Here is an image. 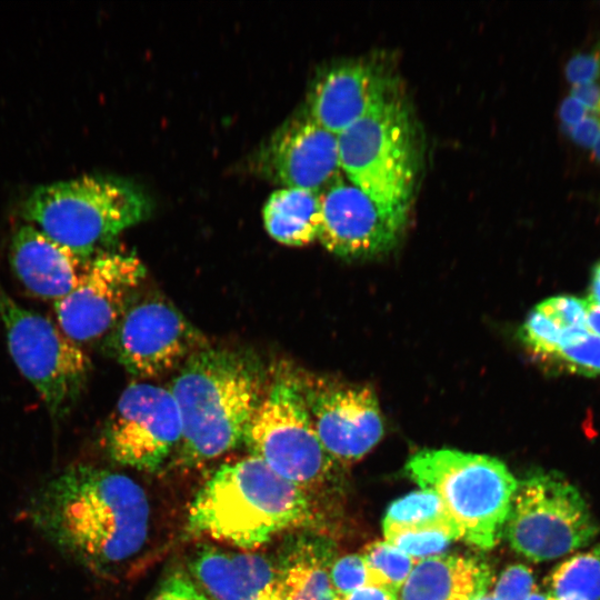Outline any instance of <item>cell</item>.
Here are the masks:
<instances>
[{"instance_id":"6da1fadb","label":"cell","mask_w":600,"mask_h":600,"mask_svg":"<svg viewBox=\"0 0 600 600\" xmlns=\"http://www.w3.org/2000/svg\"><path fill=\"white\" fill-rule=\"evenodd\" d=\"M27 513L63 556L90 569L108 570L142 549L150 509L144 490L130 477L74 464L36 489Z\"/></svg>"},{"instance_id":"7a4b0ae2","label":"cell","mask_w":600,"mask_h":600,"mask_svg":"<svg viewBox=\"0 0 600 600\" xmlns=\"http://www.w3.org/2000/svg\"><path fill=\"white\" fill-rule=\"evenodd\" d=\"M264 381L258 359L246 352L206 347L188 358L169 388L182 421L181 461L206 462L243 442Z\"/></svg>"},{"instance_id":"3957f363","label":"cell","mask_w":600,"mask_h":600,"mask_svg":"<svg viewBox=\"0 0 600 600\" xmlns=\"http://www.w3.org/2000/svg\"><path fill=\"white\" fill-rule=\"evenodd\" d=\"M312 518L306 489L251 454L208 479L191 503L188 523L193 533L250 550Z\"/></svg>"},{"instance_id":"277c9868","label":"cell","mask_w":600,"mask_h":600,"mask_svg":"<svg viewBox=\"0 0 600 600\" xmlns=\"http://www.w3.org/2000/svg\"><path fill=\"white\" fill-rule=\"evenodd\" d=\"M343 176L406 226L420 163L417 127L399 94L338 133Z\"/></svg>"},{"instance_id":"5b68a950","label":"cell","mask_w":600,"mask_h":600,"mask_svg":"<svg viewBox=\"0 0 600 600\" xmlns=\"http://www.w3.org/2000/svg\"><path fill=\"white\" fill-rule=\"evenodd\" d=\"M147 212V201L136 188L99 176L40 186L21 206L26 220L86 258L97 254Z\"/></svg>"},{"instance_id":"8992f818","label":"cell","mask_w":600,"mask_h":600,"mask_svg":"<svg viewBox=\"0 0 600 600\" xmlns=\"http://www.w3.org/2000/svg\"><path fill=\"white\" fill-rule=\"evenodd\" d=\"M406 471L421 489L441 498L461 539L481 549L498 542L518 486L502 461L453 449H424L410 457Z\"/></svg>"},{"instance_id":"52a82bcc","label":"cell","mask_w":600,"mask_h":600,"mask_svg":"<svg viewBox=\"0 0 600 600\" xmlns=\"http://www.w3.org/2000/svg\"><path fill=\"white\" fill-rule=\"evenodd\" d=\"M243 442L277 474L304 489L324 482L334 468L314 430L300 377L288 371L273 374Z\"/></svg>"},{"instance_id":"ba28073f","label":"cell","mask_w":600,"mask_h":600,"mask_svg":"<svg viewBox=\"0 0 600 600\" xmlns=\"http://www.w3.org/2000/svg\"><path fill=\"white\" fill-rule=\"evenodd\" d=\"M0 320L16 366L50 416L54 420L64 418L86 387L90 358L59 326L20 306L1 286Z\"/></svg>"},{"instance_id":"9c48e42d","label":"cell","mask_w":600,"mask_h":600,"mask_svg":"<svg viewBox=\"0 0 600 600\" xmlns=\"http://www.w3.org/2000/svg\"><path fill=\"white\" fill-rule=\"evenodd\" d=\"M504 526L512 549L536 562L581 549L599 532L580 491L556 472L518 481Z\"/></svg>"},{"instance_id":"30bf717a","label":"cell","mask_w":600,"mask_h":600,"mask_svg":"<svg viewBox=\"0 0 600 600\" xmlns=\"http://www.w3.org/2000/svg\"><path fill=\"white\" fill-rule=\"evenodd\" d=\"M104 347L140 379L162 376L204 349L200 331L166 298L138 294L107 334Z\"/></svg>"},{"instance_id":"8fae6325","label":"cell","mask_w":600,"mask_h":600,"mask_svg":"<svg viewBox=\"0 0 600 600\" xmlns=\"http://www.w3.org/2000/svg\"><path fill=\"white\" fill-rule=\"evenodd\" d=\"M181 439V416L171 391L143 382L123 390L103 431L113 461L149 472L178 450Z\"/></svg>"},{"instance_id":"7c38bea8","label":"cell","mask_w":600,"mask_h":600,"mask_svg":"<svg viewBox=\"0 0 600 600\" xmlns=\"http://www.w3.org/2000/svg\"><path fill=\"white\" fill-rule=\"evenodd\" d=\"M144 276L146 268L134 254L100 251L73 291L54 302L58 326L79 344L108 334L138 294Z\"/></svg>"},{"instance_id":"4fadbf2b","label":"cell","mask_w":600,"mask_h":600,"mask_svg":"<svg viewBox=\"0 0 600 600\" xmlns=\"http://www.w3.org/2000/svg\"><path fill=\"white\" fill-rule=\"evenodd\" d=\"M300 381L318 438L336 462H357L381 440L383 420L369 387L310 377Z\"/></svg>"},{"instance_id":"5bb4252c","label":"cell","mask_w":600,"mask_h":600,"mask_svg":"<svg viewBox=\"0 0 600 600\" xmlns=\"http://www.w3.org/2000/svg\"><path fill=\"white\" fill-rule=\"evenodd\" d=\"M318 240L331 253L366 259L396 247L406 226L391 219L343 174L321 193Z\"/></svg>"},{"instance_id":"9a60e30c","label":"cell","mask_w":600,"mask_h":600,"mask_svg":"<svg viewBox=\"0 0 600 600\" xmlns=\"http://www.w3.org/2000/svg\"><path fill=\"white\" fill-rule=\"evenodd\" d=\"M391 66L377 57H357L330 66L317 79L307 114L338 134L374 107L399 94Z\"/></svg>"},{"instance_id":"2e32d148","label":"cell","mask_w":600,"mask_h":600,"mask_svg":"<svg viewBox=\"0 0 600 600\" xmlns=\"http://www.w3.org/2000/svg\"><path fill=\"white\" fill-rule=\"evenodd\" d=\"M260 168L284 187L321 193L343 174L338 134L308 114L292 119L262 149Z\"/></svg>"},{"instance_id":"e0dca14e","label":"cell","mask_w":600,"mask_h":600,"mask_svg":"<svg viewBox=\"0 0 600 600\" xmlns=\"http://www.w3.org/2000/svg\"><path fill=\"white\" fill-rule=\"evenodd\" d=\"M91 258L76 253L32 223L20 226L11 239L13 272L29 292L53 302L73 291Z\"/></svg>"},{"instance_id":"ac0fdd59","label":"cell","mask_w":600,"mask_h":600,"mask_svg":"<svg viewBox=\"0 0 600 600\" xmlns=\"http://www.w3.org/2000/svg\"><path fill=\"white\" fill-rule=\"evenodd\" d=\"M191 570L213 600H267L277 587L278 570L264 557L203 547Z\"/></svg>"},{"instance_id":"d6986e66","label":"cell","mask_w":600,"mask_h":600,"mask_svg":"<svg viewBox=\"0 0 600 600\" xmlns=\"http://www.w3.org/2000/svg\"><path fill=\"white\" fill-rule=\"evenodd\" d=\"M488 583V569L472 559L434 556L417 562L399 600H477Z\"/></svg>"},{"instance_id":"ffe728a7","label":"cell","mask_w":600,"mask_h":600,"mask_svg":"<svg viewBox=\"0 0 600 600\" xmlns=\"http://www.w3.org/2000/svg\"><path fill=\"white\" fill-rule=\"evenodd\" d=\"M267 232L278 242L307 246L318 240L321 224V197L319 192L284 187L276 190L263 207Z\"/></svg>"},{"instance_id":"44dd1931","label":"cell","mask_w":600,"mask_h":600,"mask_svg":"<svg viewBox=\"0 0 600 600\" xmlns=\"http://www.w3.org/2000/svg\"><path fill=\"white\" fill-rule=\"evenodd\" d=\"M383 530H439L454 540L462 537L441 498L426 489L393 501L383 519Z\"/></svg>"},{"instance_id":"7402d4cb","label":"cell","mask_w":600,"mask_h":600,"mask_svg":"<svg viewBox=\"0 0 600 600\" xmlns=\"http://www.w3.org/2000/svg\"><path fill=\"white\" fill-rule=\"evenodd\" d=\"M278 600H333L330 573L321 556L301 549L278 571Z\"/></svg>"},{"instance_id":"603a6c76","label":"cell","mask_w":600,"mask_h":600,"mask_svg":"<svg viewBox=\"0 0 600 600\" xmlns=\"http://www.w3.org/2000/svg\"><path fill=\"white\" fill-rule=\"evenodd\" d=\"M557 600H600V543L560 563L549 577Z\"/></svg>"},{"instance_id":"cb8c5ba5","label":"cell","mask_w":600,"mask_h":600,"mask_svg":"<svg viewBox=\"0 0 600 600\" xmlns=\"http://www.w3.org/2000/svg\"><path fill=\"white\" fill-rule=\"evenodd\" d=\"M361 557L371 573L373 584L399 592L417 560L387 541H374L364 547Z\"/></svg>"},{"instance_id":"d4e9b609","label":"cell","mask_w":600,"mask_h":600,"mask_svg":"<svg viewBox=\"0 0 600 600\" xmlns=\"http://www.w3.org/2000/svg\"><path fill=\"white\" fill-rule=\"evenodd\" d=\"M544 361L570 373L600 374V337L590 331L571 334Z\"/></svg>"},{"instance_id":"484cf974","label":"cell","mask_w":600,"mask_h":600,"mask_svg":"<svg viewBox=\"0 0 600 600\" xmlns=\"http://www.w3.org/2000/svg\"><path fill=\"white\" fill-rule=\"evenodd\" d=\"M571 334L573 333L564 332L537 308L529 313L519 331L524 347L543 361Z\"/></svg>"},{"instance_id":"4316f807","label":"cell","mask_w":600,"mask_h":600,"mask_svg":"<svg viewBox=\"0 0 600 600\" xmlns=\"http://www.w3.org/2000/svg\"><path fill=\"white\" fill-rule=\"evenodd\" d=\"M383 532L387 542L417 561L439 556L454 540L450 534L439 530H383Z\"/></svg>"},{"instance_id":"83f0119b","label":"cell","mask_w":600,"mask_h":600,"mask_svg":"<svg viewBox=\"0 0 600 600\" xmlns=\"http://www.w3.org/2000/svg\"><path fill=\"white\" fill-rule=\"evenodd\" d=\"M536 308L564 332L577 333L589 331L586 300L573 296H557L543 300Z\"/></svg>"},{"instance_id":"f1b7e54d","label":"cell","mask_w":600,"mask_h":600,"mask_svg":"<svg viewBox=\"0 0 600 600\" xmlns=\"http://www.w3.org/2000/svg\"><path fill=\"white\" fill-rule=\"evenodd\" d=\"M333 597L348 594L359 588L373 584L369 568L361 554L338 559L330 569Z\"/></svg>"},{"instance_id":"f546056e","label":"cell","mask_w":600,"mask_h":600,"mask_svg":"<svg viewBox=\"0 0 600 600\" xmlns=\"http://www.w3.org/2000/svg\"><path fill=\"white\" fill-rule=\"evenodd\" d=\"M536 590L530 568L512 564L500 576L492 597L494 600H527Z\"/></svg>"},{"instance_id":"4dcf8cb0","label":"cell","mask_w":600,"mask_h":600,"mask_svg":"<svg viewBox=\"0 0 600 600\" xmlns=\"http://www.w3.org/2000/svg\"><path fill=\"white\" fill-rule=\"evenodd\" d=\"M571 87L600 80V43L587 52L574 54L566 66Z\"/></svg>"},{"instance_id":"1f68e13d","label":"cell","mask_w":600,"mask_h":600,"mask_svg":"<svg viewBox=\"0 0 600 600\" xmlns=\"http://www.w3.org/2000/svg\"><path fill=\"white\" fill-rule=\"evenodd\" d=\"M153 600H210L183 572H173L158 589Z\"/></svg>"},{"instance_id":"d6a6232c","label":"cell","mask_w":600,"mask_h":600,"mask_svg":"<svg viewBox=\"0 0 600 600\" xmlns=\"http://www.w3.org/2000/svg\"><path fill=\"white\" fill-rule=\"evenodd\" d=\"M567 131L577 144L592 150L600 138V114L590 112L582 121Z\"/></svg>"},{"instance_id":"836d02e7","label":"cell","mask_w":600,"mask_h":600,"mask_svg":"<svg viewBox=\"0 0 600 600\" xmlns=\"http://www.w3.org/2000/svg\"><path fill=\"white\" fill-rule=\"evenodd\" d=\"M590 111L577 98L568 96L560 107V120L568 130L582 121Z\"/></svg>"},{"instance_id":"e575fe53","label":"cell","mask_w":600,"mask_h":600,"mask_svg":"<svg viewBox=\"0 0 600 600\" xmlns=\"http://www.w3.org/2000/svg\"><path fill=\"white\" fill-rule=\"evenodd\" d=\"M394 591L378 584H368L333 600H398Z\"/></svg>"},{"instance_id":"d590c367","label":"cell","mask_w":600,"mask_h":600,"mask_svg":"<svg viewBox=\"0 0 600 600\" xmlns=\"http://www.w3.org/2000/svg\"><path fill=\"white\" fill-rule=\"evenodd\" d=\"M588 303L600 308V261L594 266L590 287H589V297L586 300Z\"/></svg>"},{"instance_id":"8d00e7d4","label":"cell","mask_w":600,"mask_h":600,"mask_svg":"<svg viewBox=\"0 0 600 600\" xmlns=\"http://www.w3.org/2000/svg\"><path fill=\"white\" fill-rule=\"evenodd\" d=\"M587 302V301H586ZM587 323L590 332L600 337V308L587 302Z\"/></svg>"},{"instance_id":"74e56055","label":"cell","mask_w":600,"mask_h":600,"mask_svg":"<svg viewBox=\"0 0 600 600\" xmlns=\"http://www.w3.org/2000/svg\"><path fill=\"white\" fill-rule=\"evenodd\" d=\"M527 600H552V597L549 593H541L536 590Z\"/></svg>"},{"instance_id":"f35d334b","label":"cell","mask_w":600,"mask_h":600,"mask_svg":"<svg viewBox=\"0 0 600 600\" xmlns=\"http://www.w3.org/2000/svg\"><path fill=\"white\" fill-rule=\"evenodd\" d=\"M596 113H599L600 114V110ZM592 154H593V158L600 162V138L599 140L597 141V143L594 144V147L592 148Z\"/></svg>"},{"instance_id":"ab89813d","label":"cell","mask_w":600,"mask_h":600,"mask_svg":"<svg viewBox=\"0 0 600 600\" xmlns=\"http://www.w3.org/2000/svg\"><path fill=\"white\" fill-rule=\"evenodd\" d=\"M477 600H494L492 594H482L481 597H479Z\"/></svg>"},{"instance_id":"60d3db41","label":"cell","mask_w":600,"mask_h":600,"mask_svg":"<svg viewBox=\"0 0 600 600\" xmlns=\"http://www.w3.org/2000/svg\"><path fill=\"white\" fill-rule=\"evenodd\" d=\"M552 600H557V599H554V598L552 597Z\"/></svg>"}]
</instances>
